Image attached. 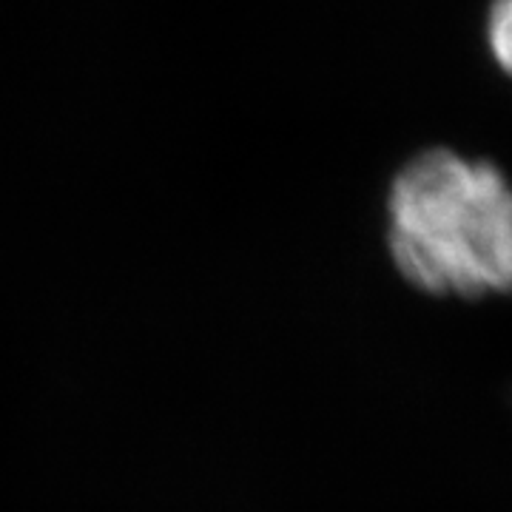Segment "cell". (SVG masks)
Masks as SVG:
<instances>
[{"label":"cell","instance_id":"7a4b0ae2","mask_svg":"<svg viewBox=\"0 0 512 512\" xmlns=\"http://www.w3.org/2000/svg\"><path fill=\"white\" fill-rule=\"evenodd\" d=\"M487 43L495 63L512 77V0H493L487 15Z\"/></svg>","mask_w":512,"mask_h":512},{"label":"cell","instance_id":"6da1fadb","mask_svg":"<svg viewBox=\"0 0 512 512\" xmlns=\"http://www.w3.org/2000/svg\"><path fill=\"white\" fill-rule=\"evenodd\" d=\"M387 251L427 296H512V183L498 165L427 148L387 191Z\"/></svg>","mask_w":512,"mask_h":512}]
</instances>
